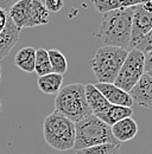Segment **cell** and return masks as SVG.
Instances as JSON below:
<instances>
[{"label":"cell","instance_id":"1","mask_svg":"<svg viewBox=\"0 0 152 154\" xmlns=\"http://www.w3.org/2000/svg\"><path fill=\"white\" fill-rule=\"evenodd\" d=\"M133 11L134 6L102 13V20L95 36L105 45L130 50Z\"/></svg>","mask_w":152,"mask_h":154},{"label":"cell","instance_id":"2","mask_svg":"<svg viewBox=\"0 0 152 154\" xmlns=\"http://www.w3.org/2000/svg\"><path fill=\"white\" fill-rule=\"evenodd\" d=\"M43 135L51 148L59 152L70 151L75 143V122L54 110L43 121Z\"/></svg>","mask_w":152,"mask_h":154},{"label":"cell","instance_id":"3","mask_svg":"<svg viewBox=\"0 0 152 154\" xmlns=\"http://www.w3.org/2000/svg\"><path fill=\"white\" fill-rule=\"evenodd\" d=\"M107 143H120L114 139L111 126L99 117L89 116L75 122V143L74 149H83Z\"/></svg>","mask_w":152,"mask_h":154},{"label":"cell","instance_id":"4","mask_svg":"<svg viewBox=\"0 0 152 154\" xmlns=\"http://www.w3.org/2000/svg\"><path fill=\"white\" fill-rule=\"evenodd\" d=\"M55 110L77 122L92 114L87 103L84 84L73 83L59 89L55 98Z\"/></svg>","mask_w":152,"mask_h":154},{"label":"cell","instance_id":"5","mask_svg":"<svg viewBox=\"0 0 152 154\" xmlns=\"http://www.w3.org/2000/svg\"><path fill=\"white\" fill-rule=\"evenodd\" d=\"M127 52V49L118 46L105 45L100 48L94 57L89 60V66L92 68L97 82L114 83Z\"/></svg>","mask_w":152,"mask_h":154},{"label":"cell","instance_id":"6","mask_svg":"<svg viewBox=\"0 0 152 154\" xmlns=\"http://www.w3.org/2000/svg\"><path fill=\"white\" fill-rule=\"evenodd\" d=\"M8 18L19 31L49 23V12L40 0H18L8 8Z\"/></svg>","mask_w":152,"mask_h":154},{"label":"cell","instance_id":"7","mask_svg":"<svg viewBox=\"0 0 152 154\" xmlns=\"http://www.w3.org/2000/svg\"><path fill=\"white\" fill-rule=\"evenodd\" d=\"M145 74V54L140 50L131 49L127 52L114 84L130 93L131 89Z\"/></svg>","mask_w":152,"mask_h":154},{"label":"cell","instance_id":"8","mask_svg":"<svg viewBox=\"0 0 152 154\" xmlns=\"http://www.w3.org/2000/svg\"><path fill=\"white\" fill-rule=\"evenodd\" d=\"M152 30V13L147 12L141 4L134 6L132 17V30H131V43L130 50Z\"/></svg>","mask_w":152,"mask_h":154},{"label":"cell","instance_id":"9","mask_svg":"<svg viewBox=\"0 0 152 154\" xmlns=\"http://www.w3.org/2000/svg\"><path fill=\"white\" fill-rule=\"evenodd\" d=\"M96 89L106 97V100L115 106H124V107H132L133 100L130 93L120 89L114 83H100L94 84Z\"/></svg>","mask_w":152,"mask_h":154},{"label":"cell","instance_id":"10","mask_svg":"<svg viewBox=\"0 0 152 154\" xmlns=\"http://www.w3.org/2000/svg\"><path fill=\"white\" fill-rule=\"evenodd\" d=\"M133 102L141 107L152 109V76L146 72L130 91Z\"/></svg>","mask_w":152,"mask_h":154},{"label":"cell","instance_id":"11","mask_svg":"<svg viewBox=\"0 0 152 154\" xmlns=\"http://www.w3.org/2000/svg\"><path fill=\"white\" fill-rule=\"evenodd\" d=\"M111 129L114 139L118 142L130 141L138 134V125L132 117H126L118 121L113 126H111Z\"/></svg>","mask_w":152,"mask_h":154},{"label":"cell","instance_id":"12","mask_svg":"<svg viewBox=\"0 0 152 154\" xmlns=\"http://www.w3.org/2000/svg\"><path fill=\"white\" fill-rule=\"evenodd\" d=\"M84 93H86L87 103H88L93 115L97 116L111 106V103L106 100V97L103 96L92 83L84 85Z\"/></svg>","mask_w":152,"mask_h":154},{"label":"cell","instance_id":"13","mask_svg":"<svg viewBox=\"0 0 152 154\" xmlns=\"http://www.w3.org/2000/svg\"><path fill=\"white\" fill-rule=\"evenodd\" d=\"M19 32L20 31L8 18L5 30L0 33V60L6 57L11 52L13 46L17 44L19 39Z\"/></svg>","mask_w":152,"mask_h":154},{"label":"cell","instance_id":"14","mask_svg":"<svg viewBox=\"0 0 152 154\" xmlns=\"http://www.w3.org/2000/svg\"><path fill=\"white\" fill-rule=\"evenodd\" d=\"M133 110L131 107H124V106H115L111 104L105 112L96 116L108 126H113L118 121L126 119V117H132Z\"/></svg>","mask_w":152,"mask_h":154},{"label":"cell","instance_id":"15","mask_svg":"<svg viewBox=\"0 0 152 154\" xmlns=\"http://www.w3.org/2000/svg\"><path fill=\"white\" fill-rule=\"evenodd\" d=\"M35 60H36V49L32 46H25L20 49L16 57L14 64L19 70L24 72H35Z\"/></svg>","mask_w":152,"mask_h":154},{"label":"cell","instance_id":"16","mask_svg":"<svg viewBox=\"0 0 152 154\" xmlns=\"http://www.w3.org/2000/svg\"><path fill=\"white\" fill-rule=\"evenodd\" d=\"M63 83V75L50 72L44 76H39L37 79L38 88L46 95H55L59 91Z\"/></svg>","mask_w":152,"mask_h":154},{"label":"cell","instance_id":"17","mask_svg":"<svg viewBox=\"0 0 152 154\" xmlns=\"http://www.w3.org/2000/svg\"><path fill=\"white\" fill-rule=\"evenodd\" d=\"M95 8L100 13H106L108 11L133 7L140 4H144L149 0H92Z\"/></svg>","mask_w":152,"mask_h":154},{"label":"cell","instance_id":"18","mask_svg":"<svg viewBox=\"0 0 152 154\" xmlns=\"http://www.w3.org/2000/svg\"><path fill=\"white\" fill-rule=\"evenodd\" d=\"M35 72L39 76L48 75L52 72L50 59L48 55V50L45 49H37L36 50V60H35Z\"/></svg>","mask_w":152,"mask_h":154},{"label":"cell","instance_id":"19","mask_svg":"<svg viewBox=\"0 0 152 154\" xmlns=\"http://www.w3.org/2000/svg\"><path fill=\"white\" fill-rule=\"evenodd\" d=\"M48 55H49L52 72H56V74H59V75H64L67 72V69H68V63H67L65 56L57 49L48 50Z\"/></svg>","mask_w":152,"mask_h":154},{"label":"cell","instance_id":"20","mask_svg":"<svg viewBox=\"0 0 152 154\" xmlns=\"http://www.w3.org/2000/svg\"><path fill=\"white\" fill-rule=\"evenodd\" d=\"M120 151H121L120 143H107L89 148L77 149L75 154H120Z\"/></svg>","mask_w":152,"mask_h":154},{"label":"cell","instance_id":"21","mask_svg":"<svg viewBox=\"0 0 152 154\" xmlns=\"http://www.w3.org/2000/svg\"><path fill=\"white\" fill-rule=\"evenodd\" d=\"M132 49L140 50V51H143L144 54L147 52V51H150V50H152V30L147 35H145L143 38L140 39V40L133 46Z\"/></svg>","mask_w":152,"mask_h":154},{"label":"cell","instance_id":"22","mask_svg":"<svg viewBox=\"0 0 152 154\" xmlns=\"http://www.w3.org/2000/svg\"><path fill=\"white\" fill-rule=\"evenodd\" d=\"M44 6L49 13H57L63 8L64 2L63 0H45Z\"/></svg>","mask_w":152,"mask_h":154},{"label":"cell","instance_id":"23","mask_svg":"<svg viewBox=\"0 0 152 154\" xmlns=\"http://www.w3.org/2000/svg\"><path fill=\"white\" fill-rule=\"evenodd\" d=\"M7 21H8V13L5 8L0 7V33L5 30L6 25H7Z\"/></svg>","mask_w":152,"mask_h":154},{"label":"cell","instance_id":"24","mask_svg":"<svg viewBox=\"0 0 152 154\" xmlns=\"http://www.w3.org/2000/svg\"><path fill=\"white\" fill-rule=\"evenodd\" d=\"M16 1H18V0H0V7L7 10V8H10Z\"/></svg>","mask_w":152,"mask_h":154},{"label":"cell","instance_id":"25","mask_svg":"<svg viewBox=\"0 0 152 154\" xmlns=\"http://www.w3.org/2000/svg\"><path fill=\"white\" fill-rule=\"evenodd\" d=\"M141 6H143L147 12H151L152 13V0H149V1H146V2H144V4H141Z\"/></svg>","mask_w":152,"mask_h":154},{"label":"cell","instance_id":"26","mask_svg":"<svg viewBox=\"0 0 152 154\" xmlns=\"http://www.w3.org/2000/svg\"><path fill=\"white\" fill-rule=\"evenodd\" d=\"M1 110H2V102H1V98H0V113H1Z\"/></svg>","mask_w":152,"mask_h":154},{"label":"cell","instance_id":"27","mask_svg":"<svg viewBox=\"0 0 152 154\" xmlns=\"http://www.w3.org/2000/svg\"><path fill=\"white\" fill-rule=\"evenodd\" d=\"M146 74H147V75H150V76H152V69L151 70H149V71H146Z\"/></svg>","mask_w":152,"mask_h":154},{"label":"cell","instance_id":"28","mask_svg":"<svg viewBox=\"0 0 152 154\" xmlns=\"http://www.w3.org/2000/svg\"><path fill=\"white\" fill-rule=\"evenodd\" d=\"M0 82H1V66H0Z\"/></svg>","mask_w":152,"mask_h":154}]
</instances>
